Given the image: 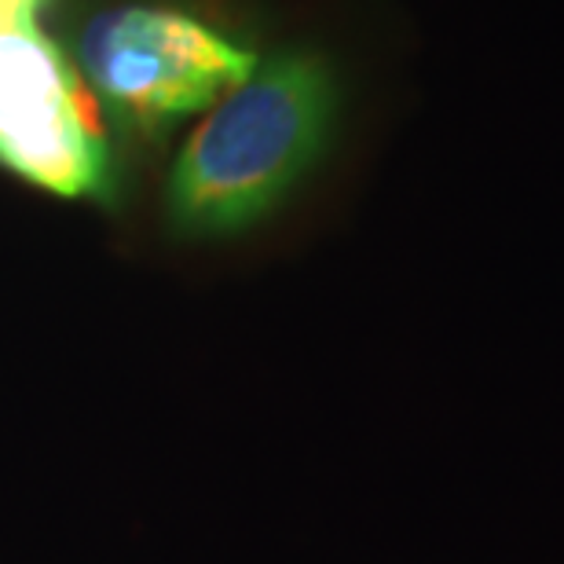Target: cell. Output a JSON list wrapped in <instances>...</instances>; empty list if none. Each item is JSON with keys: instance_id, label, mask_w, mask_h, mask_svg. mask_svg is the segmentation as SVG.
<instances>
[{"instance_id": "cell-1", "label": "cell", "mask_w": 564, "mask_h": 564, "mask_svg": "<svg viewBox=\"0 0 564 564\" xmlns=\"http://www.w3.org/2000/svg\"><path fill=\"white\" fill-rule=\"evenodd\" d=\"M352 118L356 77L330 44L297 37L264 52L180 147L165 184L169 228L202 242L268 231L323 184Z\"/></svg>"}, {"instance_id": "cell-2", "label": "cell", "mask_w": 564, "mask_h": 564, "mask_svg": "<svg viewBox=\"0 0 564 564\" xmlns=\"http://www.w3.org/2000/svg\"><path fill=\"white\" fill-rule=\"evenodd\" d=\"M88 85L137 129H165L217 107L257 70L261 52L187 11L126 4L82 33Z\"/></svg>"}, {"instance_id": "cell-3", "label": "cell", "mask_w": 564, "mask_h": 564, "mask_svg": "<svg viewBox=\"0 0 564 564\" xmlns=\"http://www.w3.org/2000/svg\"><path fill=\"white\" fill-rule=\"evenodd\" d=\"M0 169L63 198L110 202L118 184L96 104L33 26L0 30Z\"/></svg>"}, {"instance_id": "cell-4", "label": "cell", "mask_w": 564, "mask_h": 564, "mask_svg": "<svg viewBox=\"0 0 564 564\" xmlns=\"http://www.w3.org/2000/svg\"><path fill=\"white\" fill-rule=\"evenodd\" d=\"M44 0H0V30H19V26H33V11H37Z\"/></svg>"}]
</instances>
